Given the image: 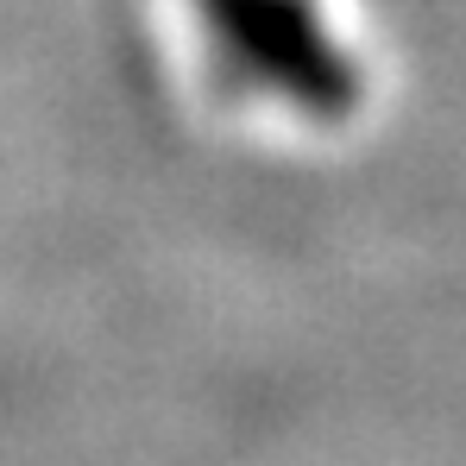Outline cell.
<instances>
[{"label": "cell", "instance_id": "cell-1", "mask_svg": "<svg viewBox=\"0 0 466 466\" xmlns=\"http://www.w3.org/2000/svg\"><path fill=\"white\" fill-rule=\"evenodd\" d=\"M189 82L252 133H347L372 107L353 0H170Z\"/></svg>", "mask_w": 466, "mask_h": 466}]
</instances>
